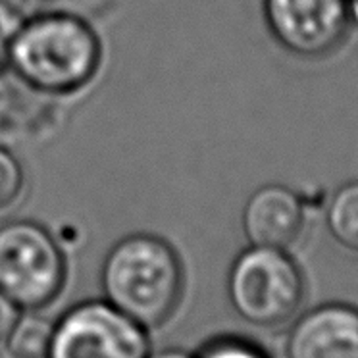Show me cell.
<instances>
[{
    "label": "cell",
    "mask_w": 358,
    "mask_h": 358,
    "mask_svg": "<svg viewBox=\"0 0 358 358\" xmlns=\"http://www.w3.org/2000/svg\"><path fill=\"white\" fill-rule=\"evenodd\" d=\"M303 227L301 196L280 183L257 189L243 208V231L255 247L287 250L301 237Z\"/></svg>",
    "instance_id": "7"
},
{
    "label": "cell",
    "mask_w": 358,
    "mask_h": 358,
    "mask_svg": "<svg viewBox=\"0 0 358 358\" xmlns=\"http://www.w3.org/2000/svg\"><path fill=\"white\" fill-rule=\"evenodd\" d=\"M48 358H148V339L110 303L85 301L58 320Z\"/></svg>",
    "instance_id": "5"
},
{
    "label": "cell",
    "mask_w": 358,
    "mask_h": 358,
    "mask_svg": "<svg viewBox=\"0 0 358 358\" xmlns=\"http://www.w3.org/2000/svg\"><path fill=\"white\" fill-rule=\"evenodd\" d=\"M349 10H350V22L352 25L358 27V0H349Z\"/></svg>",
    "instance_id": "16"
},
{
    "label": "cell",
    "mask_w": 358,
    "mask_h": 358,
    "mask_svg": "<svg viewBox=\"0 0 358 358\" xmlns=\"http://www.w3.org/2000/svg\"><path fill=\"white\" fill-rule=\"evenodd\" d=\"M227 295L245 322L258 327L281 326L303 303V273L287 250L250 245L229 268Z\"/></svg>",
    "instance_id": "4"
},
{
    "label": "cell",
    "mask_w": 358,
    "mask_h": 358,
    "mask_svg": "<svg viewBox=\"0 0 358 358\" xmlns=\"http://www.w3.org/2000/svg\"><path fill=\"white\" fill-rule=\"evenodd\" d=\"M17 320V306L0 291V347L4 345L10 329Z\"/></svg>",
    "instance_id": "14"
},
{
    "label": "cell",
    "mask_w": 358,
    "mask_h": 358,
    "mask_svg": "<svg viewBox=\"0 0 358 358\" xmlns=\"http://www.w3.org/2000/svg\"><path fill=\"white\" fill-rule=\"evenodd\" d=\"M196 358H268L252 347L250 343H245L241 339H234V337H224V339H216V341L208 343Z\"/></svg>",
    "instance_id": "12"
},
{
    "label": "cell",
    "mask_w": 358,
    "mask_h": 358,
    "mask_svg": "<svg viewBox=\"0 0 358 358\" xmlns=\"http://www.w3.org/2000/svg\"><path fill=\"white\" fill-rule=\"evenodd\" d=\"M24 22L25 17L14 4H10L8 0H0V60H6Z\"/></svg>",
    "instance_id": "13"
},
{
    "label": "cell",
    "mask_w": 358,
    "mask_h": 358,
    "mask_svg": "<svg viewBox=\"0 0 358 358\" xmlns=\"http://www.w3.org/2000/svg\"><path fill=\"white\" fill-rule=\"evenodd\" d=\"M289 358H358V310L326 304L306 312L291 329Z\"/></svg>",
    "instance_id": "8"
},
{
    "label": "cell",
    "mask_w": 358,
    "mask_h": 358,
    "mask_svg": "<svg viewBox=\"0 0 358 358\" xmlns=\"http://www.w3.org/2000/svg\"><path fill=\"white\" fill-rule=\"evenodd\" d=\"M68 266L56 237L33 220L0 226V291L22 310H43L62 293Z\"/></svg>",
    "instance_id": "3"
},
{
    "label": "cell",
    "mask_w": 358,
    "mask_h": 358,
    "mask_svg": "<svg viewBox=\"0 0 358 358\" xmlns=\"http://www.w3.org/2000/svg\"><path fill=\"white\" fill-rule=\"evenodd\" d=\"M272 37L299 58H324L349 33V0H262Z\"/></svg>",
    "instance_id": "6"
},
{
    "label": "cell",
    "mask_w": 358,
    "mask_h": 358,
    "mask_svg": "<svg viewBox=\"0 0 358 358\" xmlns=\"http://www.w3.org/2000/svg\"><path fill=\"white\" fill-rule=\"evenodd\" d=\"M150 358H191L185 352H181V350H162V352H156Z\"/></svg>",
    "instance_id": "15"
},
{
    "label": "cell",
    "mask_w": 358,
    "mask_h": 358,
    "mask_svg": "<svg viewBox=\"0 0 358 358\" xmlns=\"http://www.w3.org/2000/svg\"><path fill=\"white\" fill-rule=\"evenodd\" d=\"M25 191V171L17 156L0 147V212L10 210Z\"/></svg>",
    "instance_id": "11"
},
{
    "label": "cell",
    "mask_w": 358,
    "mask_h": 358,
    "mask_svg": "<svg viewBox=\"0 0 358 358\" xmlns=\"http://www.w3.org/2000/svg\"><path fill=\"white\" fill-rule=\"evenodd\" d=\"M185 273L178 250L155 234H131L104 257L101 287L104 301L145 329L164 326L183 296Z\"/></svg>",
    "instance_id": "1"
},
{
    "label": "cell",
    "mask_w": 358,
    "mask_h": 358,
    "mask_svg": "<svg viewBox=\"0 0 358 358\" xmlns=\"http://www.w3.org/2000/svg\"><path fill=\"white\" fill-rule=\"evenodd\" d=\"M55 324L37 310H27L17 316L6 337V352L10 358H48L52 347Z\"/></svg>",
    "instance_id": "9"
},
{
    "label": "cell",
    "mask_w": 358,
    "mask_h": 358,
    "mask_svg": "<svg viewBox=\"0 0 358 358\" xmlns=\"http://www.w3.org/2000/svg\"><path fill=\"white\" fill-rule=\"evenodd\" d=\"M6 60L27 87L66 96L93 81L101 68L102 45L85 20L47 12L25 20Z\"/></svg>",
    "instance_id": "2"
},
{
    "label": "cell",
    "mask_w": 358,
    "mask_h": 358,
    "mask_svg": "<svg viewBox=\"0 0 358 358\" xmlns=\"http://www.w3.org/2000/svg\"><path fill=\"white\" fill-rule=\"evenodd\" d=\"M326 224L335 241L358 252V181L335 191L327 204Z\"/></svg>",
    "instance_id": "10"
}]
</instances>
